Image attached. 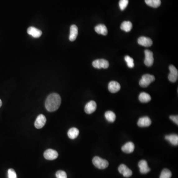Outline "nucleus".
Instances as JSON below:
<instances>
[{"label":"nucleus","mask_w":178,"mask_h":178,"mask_svg":"<svg viewBox=\"0 0 178 178\" xmlns=\"http://www.w3.org/2000/svg\"><path fill=\"white\" fill-rule=\"evenodd\" d=\"M147 5L153 8H157L161 5V0H145Z\"/></svg>","instance_id":"5701e85b"},{"label":"nucleus","mask_w":178,"mask_h":178,"mask_svg":"<svg viewBox=\"0 0 178 178\" xmlns=\"http://www.w3.org/2000/svg\"><path fill=\"white\" fill-rule=\"evenodd\" d=\"M138 166L140 168V171L143 174L148 173L151 171V169L148 167L147 161L145 160H142L138 162Z\"/></svg>","instance_id":"9b49d317"},{"label":"nucleus","mask_w":178,"mask_h":178,"mask_svg":"<svg viewBox=\"0 0 178 178\" xmlns=\"http://www.w3.org/2000/svg\"><path fill=\"white\" fill-rule=\"evenodd\" d=\"M118 171L125 178H129L132 175L133 172L131 170L128 168L126 165L123 164L119 166Z\"/></svg>","instance_id":"6e6552de"},{"label":"nucleus","mask_w":178,"mask_h":178,"mask_svg":"<svg viewBox=\"0 0 178 178\" xmlns=\"http://www.w3.org/2000/svg\"><path fill=\"white\" fill-rule=\"evenodd\" d=\"M155 79V77L153 75L149 74H144L142 76V79L140 80L139 84L141 87L143 88H146L151 84V83L154 81Z\"/></svg>","instance_id":"7ed1b4c3"},{"label":"nucleus","mask_w":178,"mask_h":178,"mask_svg":"<svg viewBox=\"0 0 178 178\" xmlns=\"http://www.w3.org/2000/svg\"><path fill=\"white\" fill-rule=\"evenodd\" d=\"M129 3L128 0H120L119 2V7L121 11H123L126 8Z\"/></svg>","instance_id":"bb28decb"},{"label":"nucleus","mask_w":178,"mask_h":178,"mask_svg":"<svg viewBox=\"0 0 178 178\" xmlns=\"http://www.w3.org/2000/svg\"><path fill=\"white\" fill-rule=\"evenodd\" d=\"M62 102L60 96L57 93H52L47 97L45 101L46 110L49 112H54L59 109Z\"/></svg>","instance_id":"f257e3e1"},{"label":"nucleus","mask_w":178,"mask_h":178,"mask_svg":"<svg viewBox=\"0 0 178 178\" xmlns=\"http://www.w3.org/2000/svg\"><path fill=\"white\" fill-rule=\"evenodd\" d=\"M8 178H17V175L15 172V170L13 169H10L7 171Z\"/></svg>","instance_id":"c85d7f7f"},{"label":"nucleus","mask_w":178,"mask_h":178,"mask_svg":"<svg viewBox=\"0 0 178 178\" xmlns=\"http://www.w3.org/2000/svg\"><path fill=\"white\" fill-rule=\"evenodd\" d=\"M57 178H67V174L66 172L62 170L57 171L55 174Z\"/></svg>","instance_id":"cd10ccee"},{"label":"nucleus","mask_w":178,"mask_h":178,"mask_svg":"<svg viewBox=\"0 0 178 178\" xmlns=\"http://www.w3.org/2000/svg\"><path fill=\"white\" fill-rule=\"evenodd\" d=\"M144 54H145V59L144 63L145 65L148 67L152 66L154 62L152 52L148 49H146L144 51Z\"/></svg>","instance_id":"423d86ee"},{"label":"nucleus","mask_w":178,"mask_h":178,"mask_svg":"<svg viewBox=\"0 0 178 178\" xmlns=\"http://www.w3.org/2000/svg\"><path fill=\"white\" fill-rule=\"evenodd\" d=\"M152 124V120L148 117L145 116L141 117L138 119V125L140 127H147Z\"/></svg>","instance_id":"ddd939ff"},{"label":"nucleus","mask_w":178,"mask_h":178,"mask_svg":"<svg viewBox=\"0 0 178 178\" xmlns=\"http://www.w3.org/2000/svg\"><path fill=\"white\" fill-rule=\"evenodd\" d=\"M138 99L141 102L147 103V102L151 101L152 98L149 94L145 93V92H142L138 96Z\"/></svg>","instance_id":"412c9836"},{"label":"nucleus","mask_w":178,"mask_h":178,"mask_svg":"<svg viewBox=\"0 0 178 178\" xmlns=\"http://www.w3.org/2000/svg\"><path fill=\"white\" fill-rule=\"evenodd\" d=\"M172 177V173L168 169H164L160 174L159 178H171Z\"/></svg>","instance_id":"393cba45"},{"label":"nucleus","mask_w":178,"mask_h":178,"mask_svg":"<svg viewBox=\"0 0 178 178\" xmlns=\"http://www.w3.org/2000/svg\"><path fill=\"white\" fill-rule=\"evenodd\" d=\"M92 162L94 166L100 169H105L109 165V163L107 160L102 159L99 157H94Z\"/></svg>","instance_id":"f03ea898"},{"label":"nucleus","mask_w":178,"mask_h":178,"mask_svg":"<svg viewBox=\"0 0 178 178\" xmlns=\"http://www.w3.org/2000/svg\"><path fill=\"white\" fill-rule=\"evenodd\" d=\"M78 34V29L77 26L72 25L70 28V35L69 37V39L70 41H74L76 40L77 36Z\"/></svg>","instance_id":"dca6fc26"},{"label":"nucleus","mask_w":178,"mask_h":178,"mask_svg":"<svg viewBox=\"0 0 178 178\" xmlns=\"http://www.w3.org/2000/svg\"><path fill=\"white\" fill-rule=\"evenodd\" d=\"M27 33L35 38L40 37L42 34V32L41 30L33 26L30 27L28 28Z\"/></svg>","instance_id":"4468645a"},{"label":"nucleus","mask_w":178,"mask_h":178,"mask_svg":"<svg viewBox=\"0 0 178 178\" xmlns=\"http://www.w3.org/2000/svg\"><path fill=\"white\" fill-rule=\"evenodd\" d=\"M121 149L122 151H123L124 152L126 153H132L135 149V145L133 143L129 142L125 143L124 146L122 147Z\"/></svg>","instance_id":"f3484780"},{"label":"nucleus","mask_w":178,"mask_h":178,"mask_svg":"<svg viewBox=\"0 0 178 178\" xmlns=\"http://www.w3.org/2000/svg\"><path fill=\"white\" fill-rule=\"evenodd\" d=\"M138 43L140 45L145 47H151L153 43L151 38L144 36L139 38L138 40Z\"/></svg>","instance_id":"f8f14e48"},{"label":"nucleus","mask_w":178,"mask_h":178,"mask_svg":"<svg viewBox=\"0 0 178 178\" xmlns=\"http://www.w3.org/2000/svg\"><path fill=\"white\" fill-rule=\"evenodd\" d=\"M93 67L96 68L106 69L109 67L110 64L107 60L105 59H99L94 60L92 63Z\"/></svg>","instance_id":"20e7f679"},{"label":"nucleus","mask_w":178,"mask_h":178,"mask_svg":"<svg viewBox=\"0 0 178 178\" xmlns=\"http://www.w3.org/2000/svg\"><path fill=\"white\" fill-rule=\"evenodd\" d=\"M2 105V101L0 99V107H1Z\"/></svg>","instance_id":"7c9ffc66"},{"label":"nucleus","mask_w":178,"mask_h":178,"mask_svg":"<svg viewBox=\"0 0 178 178\" xmlns=\"http://www.w3.org/2000/svg\"><path fill=\"white\" fill-rule=\"evenodd\" d=\"M59 156L58 152L54 149H48L44 153V157L47 160H53L57 159Z\"/></svg>","instance_id":"0eeeda50"},{"label":"nucleus","mask_w":178,"mask_h":178,"mask_svg":"<svg viewBox=\"0 0 178 178\" xmlns=\"http://www.w3.org/2000/svg\"><path fill=\"white\" fill-rule=\"evenodd\" d=\"M46 122V117L43 115H39L36 118L34 125L37 129H41L44 126Z\"/></svg>","instance_id":"1a4fd4ad"},{"label":"nucleus","mask_w":178,"mask_h":178,"mask_svg":"<svg viewBox=\"0 0 178 178\" xmlns=\"http://www.w3.org/2000/svg\"><path fill=\"white\" fill-rule=\"evenodd\" d=\"M125 60L126 62L127 65L129 68H133L134 67V59L129 55H126L125 57Z\"/></svg>","instance_id":"a878e982"},{"label":"nucleus","mask_w":178,"mask_h":178,"mask_svg":"<svg viewBox=\"0 0 178 178\" xmlns=\"http://www.w3.org/2000/svg\"><path fill=\"white\" fill-rule=\"evenodd\" d=\"M132 23L129 21H125L121 25L120 28L124 31L130 32L132 28Z\"/></svg>","instance_id":"4be33fe9"},{"label":"nucleus","mask_w":178,"mask_h":178,"mask_svg":"<svg viewBox=\"0 0 178 178\" xmlns=\"http://www.w3.org/2000/svg\"><path fill=\"white\" fill-rule=\"evenodd\" d=\"M170 119L174 122L175 124L178 125V116L171 115L170 116Z\"/></svg>","instance_id":"c756f323"},{"label":"nucleus","mask_w":178,"mask_h":178,"mask_svg":"<svg viewBox=\"0 0 178 178\" xmlns=\"http://www.w3.org/2000/svg\"><path fill=\"white\" fill-rule=\"evenodd\" d=\"M108 89L109 91L111 93H117L120 90V85L116 81H111L108 84Z\"/></svg>","instance_id":"2eb2a0df"},{"label":"nucleus","mask_w":178,"mask_h":178,"mask_svg":"<svg viewBox=\"0 0 178 178\" xmlns=\"http://www.w3.org/2000/svg\"><path fill=\"white\" fill-rule=\"evenodd\" d=\"M105 117L108 122L110 123H113L116 119V115L114 112L111 111H107L105 113Z\"/></svg>","instance_id":"b1692460"},{"label":"nucleus","mask_w":178,"mask_h":178,"mask_svg":"<svg viewBox=\"0 0 178 178\" xmlns=\"http://www.w3.org/2000/svg\"><path fill=\"white\" fill-rule=\"evenodd\" d=\"M96 104L94 101H89L86 105L85 111L88 115H90L96 110Z\"/></svg>","instance_id":"9d476101"},{"label":"nucleus","mask_w":178,"mask_h":178,"mask_svg":"<svg viewBox=\"0 0 178 178\" xmlns=\"http://www.w3.org/2000/svg\"><path fill=\"white\" fill-rule=\"evenodd\" d=\"M165 139L169 141L172 145L178 146V136L176 134H171L170 135H166L165 136Z\"/></svg>","instance_id":"6ab92c4d"},{"label":"nucleus","mask_w":178,"mask_h":178,"mask_svg":"<svg viewBox=\"0 0 178 178\" xmlns=\"http://www.w3.org/2000/svg\"><path fill=\"white\" fill-rule=\"evenodd\" d=\"M169 69L170 71L168 75L169 80L172 83H175L178 80V69L173 65H170Z\"/></svg>","instance_id":"39448f33"},{"label":"nucleus","mask_w":178,"mask_h":178,"mask_svg":"<svg viewBox=\"0 0 178 178\" xmlns=\"http://www.w3.org/2000/svg\"><path fill=\"white\" fill-rule=\"evenodd\" d=\"M79 131L76 128H71L68 131V137L71 139H75L78 136Z\"/></svg>","instance_id":"aec40b11"},{"label":"nucleus","mask_w":178,"mask_h":178,"mask_svg":"<svg viewBox=\"0 0 178 178\" xmlns=\"http://www.w3.org/2000/svg\"><path fill=\"white\" fill-rule=\"evenodd\" d=\"M95 30L98 34L106 36L108 33L107 28L104 24H99L95 28Z\"/></svg>","instance_id":"a211bd4d"}]
</instances>
